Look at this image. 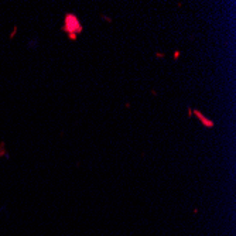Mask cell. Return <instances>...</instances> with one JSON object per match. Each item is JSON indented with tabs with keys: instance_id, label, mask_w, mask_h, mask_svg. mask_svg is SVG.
<instances>
[{
	"instance_id": "6da1fadb",
	"label": "cell",
	"mask_w": 236,
	"mask_h": 236,
	"mask_svg": "<svg viewBox=\"0 0 236 236\" xmlns=\"http://www.w3.org/2000/svg\"><path fill=\"white\" fill-rule=\"evenodd\" d=\"M62 30L68 33V36L71 37V40H75V36H76L78 33H81L82 31V26H81L79 20L76 18L75 14L68 13V14L65 16V23H64Z\"/></svg>"
},
{
	"instance_id": "277c9868",
	"label": "cell",
	"mask_w": 236,
	"mask_h": 236,
	"mask_svg": "<svg viewBox=\"0 0 236 236\" xmlns=\"http://www.w3.org/2000/svg\"><path fill=\"white\" fill-rule=\"evenodd\" d=\"M16 33H17V27L14 26V30H13V31H11V34H10V38H11V40H13V37L16 36Z\"/></svg>"
},
{
	"instance_id": "3957f363",
	"label": "cell",
	"mask_w": 236,
	"mask_h": 236,
	"mask_svg": "<svg viewBox=\"0 0 236 236\" xmlns=\"http://www.w3.org/2000/svg\"><path fill=\"white\" fill-rule=\"evenodd\" d=\"M3 155L7 157V154H6V148H4V141H0V157H3Z\"/></svg>"
},
{
	"instance_id": "7a4b0ae2",
	"label": "cell",
	"mask_w": 236,
	"mask_h": 236,
	"mask_svg": "<svg viewBox=\"0 0 236 236\" xmlns=\"http://www.w3.org/2000/svg\"><path fill=\"white\" fill-rule=\"evenodd\" d=\"M194 115H197V116H198V119H200L201 122H202V125H204V126H207V127H214V125H215V123H214L212 120H208V119L205 118V116H204L202 113H200L198 110H194Z\"/></svg>"
}]
</instances>
